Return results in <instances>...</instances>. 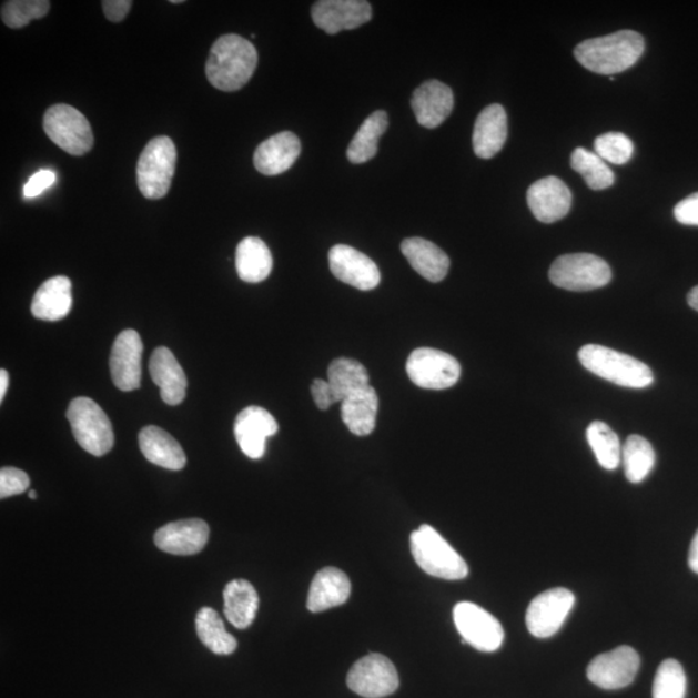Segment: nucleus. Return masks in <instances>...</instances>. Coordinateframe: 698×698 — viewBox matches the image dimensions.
Instances as JSON below:
<instances>
[{
	"mask_svg": "<svg viewBox=\"0 0 698 698\" xmlns=\"http://www.w3.org/2000/svg\"><path fill=\"white\" fill-rule=\"evenodd\" d=\"M301 151V140L295 133L280 132L257 146L254 154L255 169L266 176L284 174L300 159Z\"/></svg>",
	"mask_w": 698,
	"mask_h": 698,
	"instance_id": "obj_21",
	"label": "nucleus"
},
{
	"mask_svg": "<svg viewBox=\"0 0 698 698\" xmlns=\"http://www.w3.org/2000/svg\"><path fill=\"white\" fill-rule=\"evenodd\" d=\"M640 668V657L631 647H617L596 656L588 665L587 678L593 685L607 691L630 686Z\"/></svg>",
	"mask_w": 698,
	"mask_h": 698,
	"instance_id": "obj_13",
	"label": "nucleus"
},
{
	"mask_svg": "<svg viewBox=\"0 0 698 698\" xmlns=\"http://www.w3.org/2000/svg\"><path fill=\"white\" fill-rule=\"evenodd\" d=\"M210 528L201 519L179 520L163 525L155 532L154 544L161 552L190 556L199 554L208 545Z\"/></svg>",
	"mask_w": 698,
	"mask_h": 698,
	"instance_id": "obj_19",
	"label": "nucleus"
},
{
	"mask_svg": "<svg viewBox=\"0 0 698 698\" xmlns=\"http://www.w3.org/2000/svg\"><path fill=\"white\" fill-rule=\"evenodd\" d=\"M388 128V114L384 111H376L368 115L352 139L347 149L350 162L360 164L374 159L378 153V143L383 133Z\"/></svg>",
	"mask_w": 698,
	"mask_h": 698,
	"instance_id": "obj_31",
	"label": "nucleus"
},
{
	"mask_svg": "<svg viewBox=\"0 0 698 698\" xmlns=\"http://www.w3.org/2000/svg\"><path fill=\"white\" fill-rule=\"evenodd\" d=\"M8 383H10V375L2 368V371H0V402H3L7 394Z\"/></svg>",
	"mask_w": 698,
	"mask_h": 698,
	"instance_id": "obj_46",
	"label": "nucleus"
},
{
	"mask_svg": "<svg viewBox=\"0 0 698 698\" xmlns=\"http://www.w3.org/2000/svg\"><path fill=\"white\" fill-rule=\"evenodd\" d=\"M149 372L153 382L160 387L164 403L176 406L184 402L188 387L186 375L174 353L166 347L156 348L149 363Z\"/></svg>",
	"mask_w": 698,
	"mask_h": 698,
	"instance_id": "obj_22",
	"label": "nucleus"
},
{
	"mask_svg": "<svg viewBox=\"0 0 698 698\" xmlns=\"http://www.w3.org/2000/svg\"><path fill=\"white\" fill-rule=\"evenodd\" d=\"M550 280L555 286L569 292H591L609 284L610 266L593 254L562 255L553 263Z\"/></svg>",
	"mask_w": 698,
	"mask_h": 698,
	"instance_id": "obj_7",
	"label": "nucleus"
},
{
	"mask_svg": "<svg viewBox=\"0 0 698 698\" xmlns=\"http://www.w3.org/2000/svg\"><path fill=\"white\" fill-rule=\"evenodd\" d=\"M645 47V39L637 31L621 30L579 43L575 58L593 73L614 75L637 64Z\"/></svg>",
	"mask_w": 698,
	"mask_h": 698,
	"instance_id": "obj_1",
	"label": "nucleus"
},
{
	"mask_svg": "<svg viewBox=\"0 0 698 698\" xmlns=\"http://www.w3.org/2000/svg\"><path fill=\"white\" fill-rule=\"evenodd\" d=\"M139 446L144 457L155 466L180 471L186 465V456L182 445L160 427L148 426L141 429Z\"/></svg>",
	"mask_w": 698,
	"mask_h": 698,
	"instance_id": "obj_25",
	"label": "nucleus"
},
{
	"mask_svg": "<svg viewBox=\"0 0 698 698\" xmlns=\"http://www.w3.org/2000/svg\"><path fill=\"white\" fill-rule=\"evenodd\" d=\"M578 358L588 372L626 388H647L654 383V373L641 361L625 353L587 344L578 352Z\"/></svg>",
	"mask_w": 698,
	"mask_h": 698,
	"instance_id": "obj_3",
	"label": "nucleus"
},
{
	"mask_svg": "<svg viewBox=\"0 0 698 698\" xmlns=\"http://www.w3.org/2000/svg\"><path fill=\"white\" fill-rule=\"evenodd\" d=\"M141 356L143 342L135 331H124L117 336L111 353V374L117 388L135 391L141 384Z\"/></svg>",
	"mask_w": 698,
	"mask_h": 698,
	"instance_id": "obj_17",
	"label": "nucleus"
},
{
	"mask_svg": "<svg viewBox=\"0 0 698 698\" xmlns=\"http://www.w3.org/2000/svg\"><path fill=\"white\" fill-rule=\"evenodd\" d=\"M72 281L65 276L47 280L37 290L31 303L33 316L43 321H60L72 311Z\"/></svg>",
	"mask_w": 698,
	"mask_h": 698,
	"instance_id": "obj_26",
	"label": "nucleus"
},
{
	"mask_svg": "<svg viewBox=\"0 0 698 698\" xmlns=\"http://www.w3.org/2000/svg\"><path fill=\"white\" fill-rule=\"evenodd\" d=\"M54 183H57V174H54L53 171H38L28 180L26 186H23V195H26L27 199H36L45 190H49Z\"/></svg>",
	"mask_w": 698,
	"mask_h": 698,
	"instance_id": "obj_41",
	"label": "nucleus"
},
{
	"mask_svg": "<svg viewBox=\"0 0 698 698\" xmlns=\"http://www.w3.org/2000/svg\"><path fill=\"white\" fill-rule=\"evenodd\" d=\"M47 0H10L2 4V21L8 28L21 29L33 20L43 19L50 11Z\"/></svg>",
	"mask_w": 698,
	"mask_h": 698,
	"instance_id": "obj_38",
	"label": "nucleus"
},
{
	"mask_svg": "<svg viewBox=\"0 0 698 698\" xmlns=\"http://www.w3.org/2000/svg\"><path fill=\"white\" fill-rule=\"evenodd\" d=\"M256 67L257 52L254 44L237 34H226L211 47L206 75L216 90L233 92L249 83Z\"/></svg>",
	"mask_w": 698,
	"mask_h": 698,
	"instance_id": "obj_2",
	"label": "nucleus"
},
{
	"mask_svg": "<svg viewBox=\"0 0 698 698\" xmlns=\"http://www.w3.org/2000/svg\"><path fill=\"white\" fill-rule=\"evenodd\" d=\"M273 269L271 250L257 237H246L235 250V270L247 284H259L269 279Z\"/></svg>",
	"mask_w": 698,
	"mask_h": 698,
	"instance_id": "obj_30",
	"label": "nucleus"
},
{
	"mask_svg": "<svg viewBox=\"0 0 698 698\" xmlns=\"http://www.w3.org/2000/svg\"><path fill=\"white\" fill-rule=\"evenodd\" d=\"M195 630L200 640L211 653L232 655L237 649V640L225 629L221 615L213 608H201L195 617Z\"/></svg>",
	"mask_w": 698,
	"mask_h": 698,
	"instance_id": "obj_33",
	"label": "nucleus"
},
{
	"mask_svg": "<svg viewBox=\"0 0 698 698\" xmlns=\"http://www.w3.org/2000/svg\"><path fill=\"white\" fill-rule=\"evenodd\" d=\"M30 478L22 469L14 467H3L0 471V498L4 499L29 489Z\"/></svg>",
	"mask_w": 698,
	"mask_h": 698,
	"instance_id": "obj_40",
	"label": "nucleus"
},
{
	"mask_svg": "<svg viewBox=\"0 0 698 698\" xmlns=\"http://www.w3.org/2000/svg\"><path fill=\"white\" fill-rule=\"evenodd\" d=\"M402 251L407 262L423 279L441 282L451 269V261L444 251L435 243L425 239H406L402 243Z\"/></svg>",
	"mask_w": 698,
	"mask_h": 698,
	"instance_id": "obj_27",
	"label": "nucleus"
},
{
	"mask_svg": "<svg viewBox=\"0 0 698 698\" xmlns=\"http://www.w3.org/2000/svg\"><path fill=\"white\" fill-rule=\"evenodd\" d=\"M595 153L604 162L625 164L631 160L634 145L621 132L603 133L595 140Z\"/></svg>",
	"mask_w": 698,
	"mask_h": 698,
	"instance_id": "obj_39",
	"label": "nucleus"
},
{
	"mask_svg": "<svg viewBox=\"0 0 698 698\" xmlns=\"http://www.w3.org/2000/svg\"><path fill=\"white\" fill-rule=\"evenodd\" d=\"M347 686L361 697L383 698L397 691L399 679L395 665L386 656L372 654L352 666Z\"/></svg>",
	"mask_w": 698,
	"mask_h": 698,
	"instance_id": "obj_12",
	"label": "nucleus"
},
{
	"mask_svg": "<svg viewBox=\"0 0 698 698\" xmlns=\"http://www.w3.org/2000/svg\"><path fill=\"white\" fill-rule=\"evenodd\" d=\"M687 678L684 666L677 660H665L658 666L654 681V698H685Z\"/></svg>",
	"mask_w": 698,
	"mask_h": 698,
	"instance_id": "obj_37",
	"label": "nucleus"
},
{
	"mask_svg": "<svg viewBox=\"0 0 698 698\" xmlns=\"http://www.w3.org/2000/svg\"><path fill=\"white\" fill-rule=\"evenodd\" d=\"M170 3H172V4H182L184 2H183V0H171Z\"/></svg>",
	"mask_w": 698,
	"mask_h": 698,
	"instance_id": "obj_49",
	"label": "nucleus"
},
{
	"mask_svg": "<svg viewBox=\"0 0 698 698\" xmlns=\"http://www.w3.org/2000/svg\"><path fill=\"white\" fill-rule=\"evenodd\" d=\"M411 548L415 563L429 576L448 581H458L468 576L465 559L431 525H422L412 533Z\"/></svg>",
	"mask_w": 698,
	"mask_h": 698,
	"instance_id": "obj_4",
	"label": "nucleus"
},
{
	"mask_svg": "<svg viewBox=\"0 0 698 698\" xmlns=\"http://www.w3.org/2000/svg\"><path fill=\"white\" fill-rule=\"evenodd\" d=\"M224 615L240 630H245L254 619L259 609V595L255 587L246 579H233L224 588Z\"/></svg>",
	"mask_w": 698,
	"mask_h": 698,
	"instance_id": "obj_29",
	"label": "nucleus"
},
{
	"mask_svg": "<svg viewBox=\"0 0 698 698\" xmlns=\"http://www.w3.org/2000/svg\"><path fill=\"white\" fill-rule=\"evenodd\" d=\"M380 398L375 390L368 386L342 402L344 425L356 436L371 435L376 425Z\"/></svg>",
	"mask_w": 698,
	"mask_h": 698,
	"instance_id": "obj_28",
	"label": "nucleus"
},
{
	"mask_svg": "<svg viewBox=\"0 0 698 698\" xmlns=\"http://www.w3.org/2000/svg\"><path fill=\"white\" fill-rule=\"evenodd\" d=\"M29 498L30 499H36L37 498V493L34 490H30L29 492Z\"/></svg>",
	"mask_w": 698,
	"mask_h": 698,
	"instance_id": "obj_48",
	"label": "nucleus"
},
{
	"mask_svg": "<svg viewBox=\"0 0 698 698\" xmlns=\"http://www.w3.org/2000/svg\"><path fill=\"white\" fill-rule=\"evenodd\" d=\"M674 216L680 224L698 226V192L681 200L674 209Z\"/></svg>",
	"mask_w": 698,
	"mask_h": 698,
	"instance_id": "obj_42",
	"label": "nucleus"
},
{
	"mask_svg": "<svg viewBox=\"0 0 698 698\" xmlns=\"http://www.w3.org/2000/svg\"><path fill=\"white\" fill-rule=\"evenodd\" d=\"M507 140V114L504 107L493 104L478 114L473 135L474 152L490 160L502 151Z\"/></svg>",
	"mask_w": 698,
	"mask_h": 698,
	"instance_id": "obj_23",
	"label": "nucleus"
},
{
	"mask_svg": "<svg viewBox=\"0 0 698 698\" xmlns=\"http://www.w3.org/2000/svg\"><path fill=\"white\" fill-rule=\"evenodd\" d=\"M279 433L277 421L259 406L243 409L234 423V436L241 451L251 459H261L265 453L266 438Z\"/></svg>",
	"mask_w": 698,
	"mask_h": 698,
	"instance_id": "obj_16",
	"label": "nucleus"
},
{
	"mask_svg": "<svg viewBox=\"0 0 698 698\" xmlns=\"http://www.w3.org/2000/svg\"><path fill=\"white\" fill-rule=\"evenodd\" d=\"M688 566L698 575V530L692 539L691 548H689Z\"/></svg>",
	"mask_w": 698,
	"mask_h": 698,
	"instance_id": "obj_45",
	"label": "nucleus"
},
{
	"mask_svg": "<svg viewBox=\"0 0 698 698\" xmlns=\"http://www.w3.org/2000/svg\"><path fill=\"white\" fill-rule=\"evenodd\" d=\"M623 462L627 480L633 484L641 483L655 466L656 454L653 445L639 435L627 437L623 448Z\"/></svg>",
	"mask_w": 698,
	"mask_h": 698,
	"instance_id": "obj_34",
	"label": "nucleus"
},
{
	"mask_svg": "<svg viewBox=\"0 0 698 698\" xmlns=\"http://www.w3.org/2000/svg\"><path fill=\"white\" fill-rule=\"evenodd\" d=\"M101 4H103L105 18L112 22L123 21L132 7L129 0H104Z\"/></svg>",
	"mask_w": 698,
	"mask_h": 698,
	"instance_id": "obj_44",
	"label": "nucleus"
},
{
	"mask_svg": "<svg viewBox=\"0 0 698 698\" xmlns=\"http://www.w3.org/2000/svg\"><path fill=\"white\" fill-rule=\"evenodd\" d=\"M351 596V581L344 571L327 567L321 569L311 584L307 607L312 614L343 606Z\"/></svg>",
	"mask_w": 698,
	"mask_h": 698,
	"instance_id": "obj_24",
	"label": "nucleus"
},
{
	"mask_svg": "<svg viewBox=\"0 0 698 698\" xmlns=\"http://www.w3.org/2000/svg\"><path fill=\"white\" fill-rule=\"evenodd\" d=\"M527 201L537 221L552 224L568 215L571 193L560 179L547 176L530 185Z\"/></svg>",
	"mask_w": 698,
	"mask_h": 698,
	"instance_id": "obj_18",
	"label": "nucleus"
},
{
	"mask_svg": "<svg viewBox=\"0 0 698 698\" xmlns=\"http://www.w3.org/2000/svg\"><path fill=\"white\" fill-rule=\"evenodd\" d=\"M178 152L168 136L154 138L144 148L138 162V186L148 200H161L170 191L175 174Z\"/></svg>",
	"mask_w": 698,
	"mask_h": 698,
	"instance_id": "obj_5",
	"label": "nucleus"
},
{
	"mask_svg": "<svg viewBox=\"0 0 698 698\" xmlns=\"http://www.w3.org/2000/svg\"><path fill=\"white\" fill-rule=\"evenodd\" d=\"M327 382L331 384L338 403L371 386L365 366L356 360L344 357L334 360L328 366Z\"/></svg>",
	"mask_w": 698,
	"mask_h": 698,
	"instance_id": "obj_32",
	"label": "nucleus"
},
{
	"mask_svg": "<svg viewBox=\"0 0 698 698\" xmlns=\"http://www.w3.org/2000/svg\"><path fill=\"white\" fill-rule=\"evenodd\" d=\"M687 301L689 307L698 312V286L694 287L691 292H689Z\"/></svg>",
	"mask_w": 698,
	"mask_h": 698,
	"instance_id": "obj_47",
	"label": "nucleus"
},
{
	"mask_svg": "<svg viewBox=\"0 0 698 698\" xmlns=\"http://www.w3.org/2000/svg\"><path fill=\"white\" fill-rule=\"evenodd\" d=\"M406 373L415 386L438 391L451 388L459 381L461 365L449 353L418 348L407 358Z\"/></svg>",
	"mask_w": 698,
	"mask_h": 698,
	"instance_id": "obj_10",
	"label": "nucleus"
},
{
	"mask_svg": "<svg viewBox=\"0 0 698 698\" xmlns=\"http://www.w3.org/2000/svg\"><path fill=\"white\" fill-rule=\"evenodd\" d=\"M372 14V6L365 0H321L312 7L313 22L328 36L363 27Z\"/></svg>",
	"mask_w": 698,
	"mask_h": 698,
	"instance_id": "obj_14",
	"label": "nucleus"
},
{
	"mask_svg": "<svg viewBox=\"0 0 698 698\" xmlns=\"http://www.w3.org/2000/svg\"><path fill=\"white\" fill-rule=\"evenodd\" d=\"M570 166L585 179V183L593 191H603L614 185L615 174L606 162L594 152L577 148L570 156Z\"/></svg>",
	"mask_w": 698,
	"mask_h": 698,
	"instance_id": "obj_36",
	"label": "nucleus"
},
{
	"mask_svg": "<svg viewBox=\"0 0 698 698\" xmlns=\"http://www.w3.org/2000/svg\"><path fill=\"white\" fill-rule=\"evenodd\" d=\"M588 445L598 459L599 465L606 469H616L623 461V446L615 431L606 423L595 421L586 431Z\"/></svg>",
	"mask_w": 698,
	"mask_h": 698,
	"instance_id": "obj_35",
	"label": "nucleus"
},
{
	"mask_svg": "<svg viewBox=\"0 0 698 698\" xmlns=\"http://www.w3.org/2000/svg\"><path fill=\"white\" fill-rule=\"evenodd\" d=\"M67 417L77 443L85 452L95 457H103L113 449L112 423L92 398H74L68 407Z\"/></svg>",
	"mask_w": 698,
	"mask_h": 698,
	"instance_id": "obj_6",
	"label": "nucleus"
},
{
	"mask_svg": "<svg viewBox=\"0 0 698 698\" xmlns=\"http://www.w3.org/2000/svg\"><path fill=\"white\" fill-rule=\"evenodd\" d=\"M412 108L423 128L433 130L445 122L454 108V95L449 85L441 81H428L414 91Z\"/></svg>",
	"mask_w": 698,
	"mask_h": 698,
	"instance_id": "obj_20",
	"label": "nucleus"
},
{
	"mask_svg": "<svg viewBox=\"0 0 698 698\" xmlns=\"http://www.w3.org/2000/svg\"><path fill=\"white\" fill-rule=\"evenodd\" d=\"M576 596L568 588L556 587L536 596L529 604L525 623L533 637H554L574 609Z\"/></svg>",
	"mask_w": 698,
	"mask_h": 698,
	"instance_id": "obj_11",
	"label": "nucleus"
},
{
	"mask_svg": "<svg viewBox=\"0 0 698 698\" xmlns=\"http://www.w3.org/2000/svg\"><path fill=\"white\" fill-rule=\"evenodd\" d=\"M462 641L482 653H496L505 640V630L496 617L477 604L461 601L453 610Z\"/></svg>",
	"mask_w": 698,
	"mask_h": 698,
	"instance_id": "obj_9",
	"label": "nucleus"
},
{
	"mask_svg": "<svg viewBox=\"0 0 698 698\" xmlns=\"http://www.w3.org/2000/svg\"><path fill=\"white\" fill-rule=\"evenodd\" d=\"M311 391L313 399H315V404L321 411H327L328 407L338 403V399H336L334 391L327 381L315 380V382L312 383Z\"/></svg>",
	"mask_w": 698,
	"mask_h": 698,
	"instance_id": "obj_43",
	"label": "nucleus"
},
{
	"mask_svg": "<svg viewBox=\"0 0 698 698\" xmlns=\"http://www.w3.org/2000/svg\"><path fill=\"white\" fill-rule=\"evenodd\" d=\"M328 264L336 279L363 292L381 284L378 266L371 257L351 246H334L328 253Z\"/></svg>",
	"mask_w": 698,
	"mask_h": 698,
	"instance_id": "obj_15",
	"label": "nucleus"
},
{
	"mask_svg": "<svg viewBox=\"0 0 698 698\" xmlns=\"http://www.w3.org/2000/svg\"><path fill=\"white\" fill-rule=\"evenodd\" d=\"M43 129L45 135L62 151L77 156L89 153L95 141L88 118L67 104L47 109Z\"/></svg>",
	"mask_w": 698,
	"mask_h": 698,
	"instance_id": "obj_8",
	"label": "nucleus"
}]
</instances>
